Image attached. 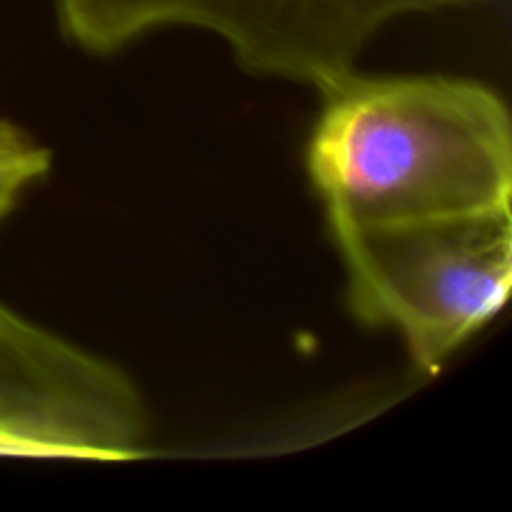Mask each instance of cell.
I'll return each mask as SVG.
<instances>
[{"label": "cell", "mask_w": 512, "mask_h": 512, "mask_svg": "<svg viewBox=\"0 0 512 512\" xmlns=\"http://www.w3.org/2000/svg\"><path fill=\"white\" fill-rule=\"evenodd\" d=\"M320 95L305 163L330 228L510 210L512 128L493 88L355 70Z\"/></svg>", "instance_id": "obj_1"}, {"label": "cell", "mask_w": 512, "mask_h": 512, "mask_svg": "<svg viewBox=\"0 0 512 512\" xmlns=\"http://www.w3.org/2000/svg\"><path fill=\"white\" fill-rule=\"evenodd\" d=\"M50 150L28 130L0 118V223L8 218L25 190L48 175Z\"/></svg>", "instance_id": "obj_5"}, {"label": "cell", "mask_w": 512, "mask_h": 512, "mask_svg": "<svg viewBox=\"0 0 512 512\" xmlns=\"http://www.w3.org/2000/svg\"><path fill=\"white\" fill-rule=\"evenodd\" d=\"M148 410L125 370L0 303V455L128 460Z\"/></svg>", "instance_id": "obj_4"}, {"label": "cell", "mask_w": 512, "mask_h": 512, "mask_svg": "<svg viewBox=\"0 0 512 512\" xmlns=\"http://www.w3.org/2000/svg\"><path fill=\"white\" fill-rule=\"evenodd\" d=\"M358 320L403 338L423 375L503 310L512 283V210L413 223L333 225Z\"/></svg>", "instance_id": "obj_2"}, {"label": "cell", "mask_w": 512, "mask_h": 512, "mask_svg": "<svg viewBox=\"0 0 512 512\" xmlns=\"http://www.w3.org/2000/svg\"><path fill=\"white\" fill-rule=\"evenodd\" d=\"M488 0H55L65 38L113 55L163 28L213 33L245 70L325 93L355 73L365 45L395 18Z\"/></svg>", "instance_id": "obj_3"}]
</instances>
